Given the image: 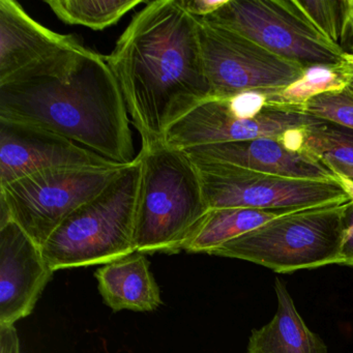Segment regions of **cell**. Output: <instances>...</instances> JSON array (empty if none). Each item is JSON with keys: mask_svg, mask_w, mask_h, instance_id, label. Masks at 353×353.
<instances>
[{"mask_svg": "<svg viewBox=\"0 0 353 353\" xmlns=\"http://www.w3.org/2000/svg\"><path fill=\"white\" fill-rule=\"evenodd\" d=\"M0 119L54 132L117 164L137 159L119 82L106 57L82 44L1 82Z\"/></svg>", "mask_w": 353, "mask_h": 353, "instance_id": "obj_1", "label": "cell"}, {"mask_svg": "<svg viewBox=\"0 0 353 353\" xmlns=\"http://www.w3.org/2000/svg\"><path fill=\"white\" fill-rule=\"evenodd\" d=\"M106 59L142 144L164 141L173 123L212 98L199 19L179 0L150 1Z\"/></svg>", "mask_w": 353, "mask_h": 353, "instance_id": "obj_2", "label": "cell"}, {"mask_svg": "<svg viewBox=\"0 0 353 353\" xmlns=\"http://www.w3.org/2000/svg\"><path fill=\"white\" fill-rule=\"evenodd\" d=\"M136 251L175 254L208 212L197 167L185 150L164 141L142 144Z\"/></svg>", "mask_w": 353, "mask_h": 353, "instance_id": "obj_3", "label": "cell"}, {"mask_svg": "<svg viewBox=\"0 0 353 353\" xmlns=\"http://www.w3.org/2000/svg\"><path fill=\"white\" fill-rule=\"evenodd\" d=\"M141 163L121 169L96 197L52 233L42 253L52 270L105 265L135 253L136 210Z\"/></svg>", "mask_w": 353, "mask_h": 353, "instance_id": "obj_4", "label": "cell"}, {"mask_svg": "<svg viewBox=\"0 0 353 353\" xmlns=\"http://www.w3.org/2000/svg\"><path fill=\"white\" fill-rule=\"evenodd\" d=\"M348 208L347 201L289 212L210 255L253 262L280 274L340 264Z\"/></svg>", "mask_w": 353, "mask_h": 353, "instance_id": "obj_5", "label": "cell"}, {"mask_svg": "<svg viewBox=\"0 0 353 353\" xmlns=\"http://www.w3.org/2000/svg\"><path fill=\"white\" fill-rule=\"evenodd\" d=\"M123 167L48 169L0 187V222L13 220L42 249L63 221L110 185Z\"/></svg>", "mask_w": 353, "mask_h": 353, "instance_id": "obj_6", "label": "cell"}, {"mask_svg": "<svg viewBox=\"0 0 353 353\" xmlns=\"http://www.w3.org/2000/svg\"><path fill=\"white\" fill-rule=\"evenodd\" d=\"M208 20L301 67L336 65L345 51L328 41L294 0H227Z\"/></svg>", "mask_w": 353, "mask_h": 353, "instance_id": "obj_7", "label": "cell"}, {"mask_svg": "<svg viewBox=\"0 0 353 353\" xmlns=\"http://www.w3.org/2000/svg\"><path fill=\"white\" fill-rule=\"evenodd\" d=\"M208 210L241 208L299 210L344 203L349 195L340 179H290L216 161L193 159Z\"/></svg>", "mask_w": 353, "mask_h": 353, "instance_id": "obj_8", "label": "cell"}, {"mask_svg": "<svg viewBox=\"0 0 353 353\" xmlns=\"http://www.w3.org/2000/svg\"><path fill=\"white\" fill-rule=\"evenodd\" d=\"M199 32L212 98L243 92L274 94L305 73L301 65L208 20L199 19Z\"/></svg>", "mask_w": 353, "mask_h": 353, "instance_id": "obj_9", "label": "cell"}, {"mask_svg": "<svg viewBox=\"0 0 353 353\" xmlns=\"http://www.w3.org/2000/svg\"><path fill=\"white\" fill-rule=\"evenodd\" d=\"M321 121L301 109L272 104L254 117L233 97L210 98L173 123L165 134L164 142L187 150L210 144L282 137L287 132Z\"/></svg>", "mask_w": 353, "mask_h": 353, "instance_id": "obj_10", "label": "cell"}, {"mask_svg": "<svg viewBox=\"0 0 353 353\" xmlns=\"http://www.w3.org/2000/svg\"><path fill=\"white\" fill-rule=\"evenodd\" d=\"M123 166L54 132L0 119V187L48 169Z\"/></svg>", "mask_w": 353, "mask_h": 353, "instance_id": "obj_11", "label": "cell"}, {"mask_svg": "<svg viewBox=\"0 0 353 353\" xmlns=\"http://www.w3.org/2000/svg\"><path fill=\"white\" fill-rule=\"evenodd\" d=\"M53 274L40 245L17 223L0 222V326L30 316Z\"/></svg>", "mask_w": 353, "mask_h": 353, "instance_id": "obj_12", "label": "cell"}, {"mask_svg": "<svg viewBox=\"0 0 353 353\" xmlns=\"http://www.w3.org/2000/svg\"><path fill=\"white\" fill-rule=\"evenodd\" d=\"M193 159L216 161L276 176L330 181L338 179L325 165L305 152H294L281 137L210 144L185 150Z\"/></svg>", "mask_w": 353, "mask_h": 353, "instance_id": "obj_13", "label": "cell"}, {"mask_svg": "<svg viewBox=\"0 0 353 353\" xmlns=\"http://www.w3.org/2000/svg\"><path fill=\"white\" fill-rule=\"evenodd\" d=\"M80 44L75 37L41 26L15 0H0V83Z\"/></svg>", "mask_w": 353, "mask_h": 353, "instance_id": "obj_14", "label": "cell"}, {"mask_svg": "<svg viewBox=\"0 0 353 353\" xmlns=\"http://www.w3.org/2000/svg\"><path fill=\"white\" fill-rule=\"evenodd\" d=\"M94 276L103 301L114 312H152L162 305L145 254L135 252L105 264Z\"/></svg>", "mask_w": 353, "mask_h": 353, "instance_id": "obj_15", "label": "cell"}, {"mask_svg": "<svg viewBox=\"0 0 353 353\" xmlns=\"http://www.w3.org/2000/svg\"><path fill=\"white\" fill-rule=\"evenodd\" d=\"M274 290L278 299L276 315L270 323L252 330L247 353H327L325 343L307 327L279 279Z\"/></svg>", "mask_w": 353, "mask_h": 353, "instance_id": "obj_16", "label": "cell"}, {"mask_svg": "<svg viewBox=\"0 0 353 353\" xmlns=\"http://www.w3.org/2000/svg\"><path fill=\"white\" fill-rule=\"evenodd\" d=\"M281 139L291 150L305 152L353 183L352 130L324 121L287 132Z\"/></svg>", "mask_w": 353, "mask_h": 353, "instance_id": "obj_17", "label": "cell"}, {"mask_svg": "<svg viewBox=\"0 0 353 353\" xmlns=\"http://www.w3.org/2000/svg\"><path fill=\"white\" fill-rule=\"evenodd\" d=\"M291 212L295 210H265L241 208L208 210L191 236L185 241L183 251L210 255L214 250L224 243Z\"/></svg>", "mask_w": 353, "mask_h": 353, "instance_id": "obj_18", "label": "cell"}, {"mask_svg": "<svg viewBox=\"0 0 353 353\" xmlns=\"http://www.w3.org/2000/svg\"><path fill=\"white\" fill-rule=\"evenodd\" d=\"M142 3V0H45L63 23L94 30L114 26Z\"/></svg>", "mask_w": 353, "mask_h": 353, "instance_id": "obj_19", "label": "cell"}, {"mask_svg": "<svg viewBox=\"0 0 353 353\" xmlns=\"http://www.w3.org/2000/svg\"><path fill=\"white\" fill-rule=\"evenodd\" d=\"M346 88L336 65H313L305 70L303 77L274 94H265L268 104L301 109L311 99Z\"/></svg>", "mask_w": 353, "mask_h": 353, "instance_id": "obj_20", "label": "cell"}, {"mask_svg": "<svg viewBox=\"0 0 353 353\" xmlns=\"http://www.w3.org/2000/svg\"><path fill=\"white\" fill-rule=\"evenodd\" d=\"M294 3L328 41L342 48L346 36L348 0H294Z\"/></svg>", "mask_w": 353, "mask_h": 353, "instance_id": "obj_21", "label": "cell"}, {"mask_svg": "<svg viewBox=\"0 0 353 353\" xmlns=\"http://www.w3.org/2000/svg\"><path fill=\"white\" fill-rule=\"evenodd\" d=\"M303 112L353 131V92L349 88L311 99Z\"/></svg>", "mask_w": 353, "mask_h": 353, "instance_id": "obj_22", "label": "cell"}, {"mask_svg": "<svg viewBox=\"0 0 353 353\" xmlns=\"http://www.w3.org/2000/svg\"><path fill=\"white\" fill-rule=\"evenodd\" d=\"M349 195V208L347 212L346 227L343 235L340 265L353 268V183L338 176Z\"/></svg>", "mask_w": 353, "mask_h": 353, "instance_id": "obj_23", "label": "cell"}, {"mask_svg": "<svg viewBox=\"0 0 353 353\" xmlns=\"http://www.w3.org/2000/svg\"><path fill=\"white\" fill-rule=\"evenodd\" d=\"M179 3L188 13L201 19L216 13L227 0H179Z\"/></svg>", "mask_w": 353, "mask_h": 353, "instance_id": "obj_24", "label": "cell"}, {"mask_svg": "<svg viewBox=\"0 0 353 353\" xmlns=\"http://www.w3.org/2000/svg\"><path fill=\"white\" fill-rule=\"evenodd\" d=\"M0 353H21L15 325L0 326Z\"/></svg>", "mask_w": 353, "mask_h": 353, "instance_id": "obj_25", "label": "cell"}, {"mask_svg": "<svg viewBox=\"0 0 353 353\" xmlns=\"http://www.w3.org/2000/svg\"><path fill=\"white\" fill-rule=\"evenodd\" d=\"M338 68L344 78L346 88L353 92V55L345 53L344 59L339 63Z\"/></svg>", "mask_w": 353, "mask_h": 353, "instance_id": "obj_26", "label": "cell"}, {"mask_svg": "<svg viewBox=\"0 0 353 353\" xmlns=\"http://www.w3.org/2000/svg\"><path fill=\"white\" fill-rule=\"evenodd\" d=\"M344 44L347 45L346 53L353 55V0H348V17H347L346 36Z\"/></svg>", "mask_w": 353, "mask_h": 353, "instance_id": "obj_27", "label": "cell"}]
</instances>
